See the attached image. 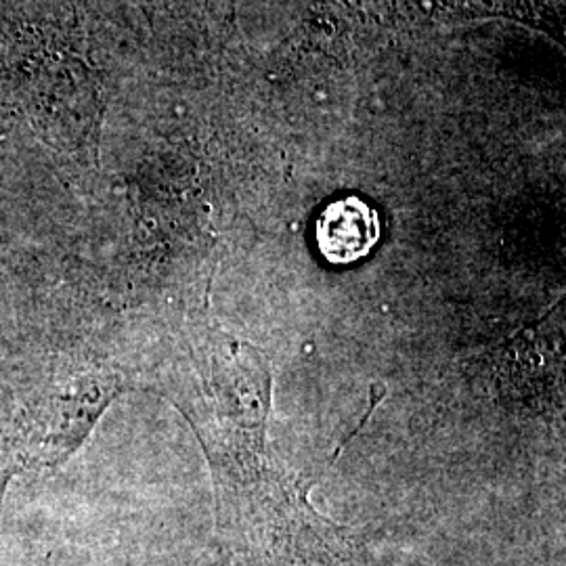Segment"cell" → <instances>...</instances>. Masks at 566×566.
<instances>
[{
	"instance_id": "6da1fadb",
	"label": "cell",
	"mask_w": 566,
	"mask_h": 566,
	"mask_svg": "<svg viewBox=\"0 0 566 566\" xmlns=\"http://www.w3.org/2000/svg\"><path fill=\"white\" fill-rule=\"evenodd\" d=\"M118 382L102 371H70L28 405L13 439V472L60 465L84 443Z\"/></svg>"
},
{
	"instance_id": "7a4b0ae2",
	"label": "cell",
	"mask_w": 566,
	"mask_h": 566,
	"mask_svg": "<svg viewBox=\"0 0 566 566\" xmlns=\"http://www.w3.org/2000/svg\"><path fill=\"white\" fill-rule=\"evenodd\" d=\"M380 235L376 210L359 198L329 203L317 221V245L332 264L359 261L371 252Z\"/></svg>"
}]
</instances>
